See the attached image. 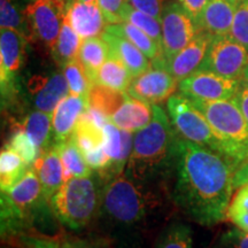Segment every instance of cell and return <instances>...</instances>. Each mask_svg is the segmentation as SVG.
<instances>
[{
    "instance_id": "obj_19",
    "label": "cell",
    "mask_w": 248,
    "mask_h": 248,
    "mask_svg": "<svg viewBox=\"0 0 248 248\" xmlns=\"http://www.w3.org/2000/svg\"><path fill=\"white\" fill-rule=\"evenodd\" d=\"M237 6L229 0H209L198 17V29L213 37L230 35Z\"/></svg>"
},
{
    "instance_id": "obj_9",
    "label": "cell",
    "mask_w": 248,
    "mask_h": 248,
    "mask_svg": "<svg viewBox=\"0 0 248 248\" xmlns=\"http://www.w3.org/2000/svg\"><path fill=\"white\" fill-rule=\"evenodd\" d=\"M29 38L12 29L0 31V83L2 105L13 101L17 94V76L26 59Z\"/></svg>"
},
{
    "instance_id": "obj_6",
    "label": "cell",
    "mask_w": 248,
    "mask_h": 248,
    "mask_svg": "<svg viewBox=\"0 0 248 248\" xmlns=\"http://www.w3.org/2000/svg\"><path fill=\"white\" fill-rule=\"evenodd\" d=\"M190 101L203 114L224 141L226 156L238 166L248 160V122L233 98L216 101Z\"/></svg>"
},
{
    "instance_id": "obj_44",
    "label": "cell",
    "mask_w": 248,
    "mask_h": 248,
    "mask_svg": "<svg viewBox=\"0 0 248 248\" xmlns=\"http://www.w3.org/2000/svg\"><path fill=\"white\" fill-rule=\"evenodd\" d=\"M233 100L238 105L244 117L248 122V84L246 82H244L243 79L240 82L239 89H238L237 93H235L233 97Z\"/></svg>"
},
{
    "instance_id": "obj_45",
    "label": "cell",
    "mask_w": 248,
    "mask_h": 248,
    "mask_svg": "<svg viewBox=\"0 0 248 248\" xmlns=\"http://www.w3.org/2000/svg\"><path fill=\"white\" fill-rule=\"evenodd\" d=\"M246 183H248V160L241 163L234 173V188H238Z\"/></svg>"
},
{
    "instance_id": "obj_31",
    "label": "cell",
    "mask_w": 248,
    "mask_h": 248,
    "mask_svg": "<svg viewBox=\"0 0 248 248\" xmlns=\"http://www.w3.org/2000/svg\"><path fill=\"white\" fill-rule=\"evenodd\" d=\"M73 136L83 154L104 146V130L88 119L84 114L77 123Z\"/></svg>"
},
{
    "instance_id": "obj_30",
    "label": "cell",
    "mask_w": 248,
    "mask_h": 248,
    "mask_svg": "<svg viewBox=\"0 0 248 248\" xmlns=\"http://www.w3.org/2000/svg\"><path fill=\"white\" fill-rule=\"evenodd\" d=\"M128 95V93L125 92L117 91L99 83H94L89 92V106L95 108L110 119L124 104Z\"/></svg>"
},
{
    "instance_id": "obj_23",
    "label": "cell",
    "mask_w": 248,
    "mask_h": 248,
    "mask_svg": "<svg viewBox=\"0 0 248 248\" xmlns=\"http://www.w3.org/2000/svg\"><path fill=\"white\" fill-rule=\"evenodd\" d=\"M17 125L21 126L31 140L35 142L40 153L54 145L52 114L35 109L26 115L22 122Z\"/></svg>"
},
{
    "instance_id": "obj_15",
    "label": "cell",
    "mask_w": 248,
    "mask_h": 248,
    "mask_svg": "<svg viewBox=\"0 0 248 248\" xmlns=\"http://www.w3.org/2000/svg\"><path fill=\"white\" fill-rule=\"evenodd\" d=\"M212 39L213 36H210L209 33L199 32L190 44L169 60L157 59L152 61V64L166 68L178 82H181L199 69Z\"/></svg>"
},
{
    "instance_id": "obj_10",
    "label": "cell",
    "mask_w": 248,
    "mask_h": 248,
    "mask_svg": "<svg viewBox=\"0 0 248 248\" xmlns=\"http://www.w3.org/2000/svg\"><path fill=\"white\" fill-rule=\"evenodd\" d=\"M248 66V52L230 35L213 37L198 70H207L230 79L241 80Z\"/></svg>"
},
{
    "instance_id": "obj_11",
    "label": "cell",
    "mask_w": 248,
    "mask_h": 248,
    "mask_svg": "<svg viewBox=\"0 0 248 248\" xmlns=\"http://www.w3.org/2000/svg\"><path fill=\"white\" fill-rule=\"evenodd\" d=\"M161 28L162 55L159 59L162 60H169L177 54L200 32L193 17L178 2H169L164 7L161 15Z\"/></svg>"
},
{
    "instance_id": "obj_52",
    "label": "cell",
    "mask_w": 248,
    "mask_h": 248,
    "mask_svg": "<svg viewBox=\"0 0 248 248\" xmlns=\"http://www.w3.org/2000/svg\"><path fill=\"white\" fill-rule=\"evenodd\" d=\"M61 248H62V247H61Z\"/></svg>"
},
{
    "instance_id": "obj_8",
    "label": "cell",
    "mask_w": 248,
    "mask_h": 248,
    "mask_svg": "<svg viewBox=\"0 0 248 248\" xmlns=\"http://www.w3.org/2000/svg\"><path fill=\"white\" fill-rule=\"evenodd\" d=\"M64 0H33L24 9L30 39L52 51L66 17Z\"/></svg>"
},
{
    "instance_id": "obj_40",
    "label": "cell",
    "mask_w": 248,
    "mask_h": 248,
    "mask_svg": "<svg viewBox=\"0 0 248 248\" xmlns=\"http://www.w3.org/2000/svg\"><path fill=\"white\" fill-rule=\"evenodd\" d=\"M18 248H61L62 243L57 238L45 237V235L23 234L18 239Z\"/></svg>"
},
{
    "instance_id": "obj_35",
    "label": "cell",
    "mask_w": 248,
    "mask_h": 248,
    "mask_svg": "<svg viewBox=\"0 0 248 248\" xmlns=\"http://www.w3.org/2000/svg\"><path fill=\"white\" fill-rule=\"evenodd\" d=\"M155 248H192L191 229L182 223H173L161 233Z\"/></svg>"
},
{
    "instance_id": "obj_37",
    "label": "cell",
    "mask_w": 248,
    "mask_h": 248,
    "mask_svg": "<svg viewBox=\"0 0 248 248\" xmlns=\"http://www.w3.org/2000/svg\"><path fill=\"white\" fill-rule=\"evenodd\" d=\"M230 36L248 52V0L238 4Z\"/></svg>"
},
{
    "instance_id": "obj_49",
    "label": "cell",
    "mask_w": 248,
    "mask_h": 248,
    "mask_svg": "<svg viewBox=\"0 0 248 248\" xmlns=\"http://www.w3.org/2000/svg\"><path fill=\"white\" fill-rule=\"evenodd\" d=\"M229 1H231V2H233V4L238 5V4H240L241 1H244V0H229Z\"/></svg>"
},
{
    "instance_id": "obj_18",
    "label": "cell",
    "mask_w": 248,
    "mask_h": 248,
    "mask_svg": "<svg viewBox=\"0 0 248 248\" xmlns=\"http://www.w3.org/2000/svg\"><path fill=\"white\" fill-rule=\"evenodd\" d=\"M88 107V97L70 93L58 105L52 114L54 144L67 140L73 135L77 123Z\"/></svg>"
},
{
    "instance_id": "obj_14",
    "label": "cell",
    "mask_w": 248,
    "mask_h": 248,
    "mask_svg": "<svg viewBox=\"0 0 248 248\" xmlns=\"http://www.w3.org/2000/svg\"><path fill=\"white\" fill-rule=\"evenodd\" d=\"M28 93L36 110L53 114L58 105L69 94V86L63 73L32 76L28 82Z\"/></svg>"
},
{
    "instance_id": "obj_22",
    "label": "cell",
    "mask_w": 248,
    "mask_h": 248,
    "mask_svg": "<svg viewBox=\"0 0 248 248\" xmlns=\"http://www.w3.org/2000/svg\"><path fill=\"white\" fill-rule=\"evenodd\" d=\"M153 119V105L128 95L126 100L110 121L120 129L129 132H137L144 129Z\"/></svg>"
},
{
    "instance_id": "obj_4",
    "label": "cell",
    "mask_w": 248,
    "mask_h": 248,
    "mask_svg": "<svg viewBox=\"0 0 248 248\" xmlns=\"http://www.w3.org/2000/svg\"><path fill=\"white\" fill-rule=\"evenodd\" d=\"M102 181L98 172L64 181L49 201L58 221L71 230H79L91 223L101 206Z\"/></svg>"
},
{
    "instance_id": "obj_25",
    "label": "cell",
    "mask_w": 248,
    "mask_h": 248,
    "mask_svg": "<svg viewBox=\"0 0 248 248\" xmlns=\"http://www.w3.org/2000/svg\"><path fill=\"white\" fill-rule=\"evenodd\" d=\"M106 31L128 39L136 47L140 49L151 61L156 60L162 55L161 46L153 38H151L146 32H144V31L131 23L123 21L121 23L108 24Z\"/></svg>"
},
{
    "instance_id": "obj_47",
    "label": "cell",
    "mask_w": 248,
    "mask_h": 248,
    "mask_svg": "<svg viewBox=\"0 0 248 248\" xmlns=\"http://www.w3.org/2000/svg\"><path fill=\"white\" fill-rule=\"evenodd\" d=\"M62 248H97L94 245L82 240H67L62 243Z\"/></svg>"
},
{
    "instance_id": "obj_33",
    "label": "cell",
    "mask_w": 248,
    "mask_h": 248,
    "mask_svg": "<svg viewBox=\"0 0 248 248\" xmlns=\"http://www.w3.org/2000/svg\"><path fill=\"white\" fill-rule=\"evenodd\" d=\"M62 73L67 79L70 94L83 95V97L89 98L92 82L90 80L88 74H86L84 67L80 63L78 58L64 64L62 67Z\"/></svg>"
},
{
    "instance_id": "obj_28",
    "label": "cell",
    "mask_w": 248,
    "mask_h": 248,
    "mask_svg": "<svg viewBox=\"0 0 248 248\" xmlns=\"http://www.w3.org/2000/svg\"><path fill=\"white\" fill-rule=\"evenodd\" d=\"M133 76L131 71L126 68L125 64L117 58L109 55L99 70L95 83L117 90V91L125 92L128 91Z\"/></svg>"
},
{
    "instance_id": "obj_34",
    "label": "cell",
    "mask_w": 248,
    "mask_h": 248,
    "mask_svg": "<svg viewBox=\"0 0 248 248\" xmlns=\"http://www.w3.org/2000/svg\"><path fill=\"white\" fill-rule=\"evenodd\" d=\"M0 28L20 31L30 39L24 11H20L13 0H0Z\"/></svg>"
},
{
    "instance_id": "obj_46",
    "label": "cell",
    "mask_w": 248,
    "mask_h": 248,
    "mask_svg": "<svg viewBox=\"0 0 248 248\" xmlns=\"http://www.w3.org/2000/svg\"><path fill=\"white\" fill-rule=\"evenodd\" d=\"M228 219L237 225L238 229L248 233V214H234L229 216Z\"/></svg>"
},
{
    "instance_id": "obj_38",
    "label": "cell",
    "mask_w": 248,
    "mask_h": 248,
    "mask_svg": "<svg viewBox=\"0 0 248 248\" xmlns=\"http://www.w3.org/2000/svg\"><path fill=\"white\" fill-rule=\"evenodd\" d=\"M97 2L108 24L123 22L122 16L126 0H97Z\"/></svg>"
},
{
    "instance_id": "obj_5",
    "label": "cell",
    "mask_w": 248,
    "mask_h": 248,
    "mask_svg": "<svg viewBox=\"0 0 248 248\" xmlns=\"http://www.w3.org/2000/svg\"><path fill=\"white\" fill-rule=\"evenodd\" d=\"M1 235L21 233L49 201L43 192L35 169H29L20 182L7 191H1Z\"/></svg>"
},
{
    "instance_id": "obj_12",
    "label": "cell",
    "mask_w": 248,
    "mask_h": 248,
    "mask_svg": "<svg viewBox=\"0 0 248 248\" xmlns=\"http://www.w3.org/2000/svg\"><path fill=\"white\" fill-rule=\"evenodd\" d=\"M241 80L230 79L207 70H197L179 82L181 94L190 100L216 101L232 99Z\"/></svg>"
},
{
    "instance_id": "obj_13",
    "label": "cell",
    "mask_w": 248,
    "mask_h": 248,
    "mask_svg": "<svg viewBox=\"0 0 248 248\" xmlns=\"http://www.w3.org/2000/svg\"><path fill=\"white\" fill-rule=\"evenodd\" d=\"M178 83L166 68L152 64L145 73L133 77L126 92L133 98L156 105L171 97Z\"/></svg>"
},
{
    "instance_id": "obj_16",
    "label": "cell",
    "mask_w": 248,
    "mask_h": 248,
    "mask_svg": "<svg viewBox=\"0 0 248 248\" xmlns=\"http://www.w3.org/2000/svg\"><path fill=\"white\" fill-rule=\"evenodd\" d=\"M104 148L110 164L106 171L101 173V178L110 181L116 176L124 172V168L128 164L130 154L133 146L132 132L120 129L111 121L105 124L104 128Z\"/></svg>"
},
{
    "instance_id": "obj_17",
    "label": "cell",
    "mask_w": 248,
    "mask_h": 248,
    "mask_svg": "<svg viewBox=\"0 0 248 248\" xmlns=\"http://www.w3.org/2000/svg\"><path fill=\"white\" fill-rule=\"evenodd\" d=\"M66 18L83 40L100 37L108 26L97 1L70 0L66 5Z\"/></svg>"
},
{
    "instance_id": "obj_51",
    "label": "cell",
    "mask_w": 248,
    "mask_h": 248,
    "mask_svg": "<svg viewBox=\"0 0 248 248\" xmlns=\"http://www.w3.org/2000/svg\"><path fill=\"white\" fill-rule=\"evenodd\" d=\"M64 1H66V2H67V1H68V0H64Z\"/></svg>"
},
{
    "instance_id": "obj_50",
    "label": "cell",
    "mask_w": 248,
    "mask_h": 248,
    "mask_svg": "<svg viewBox=\"0 0 248 248\" xmlns=\"http://www.w3.org/2000/svg\"><path fill=\"white\" fill-rule=\"evenodd\" d=\"M68 1H70V0H68ZM67 1V2H68ZM79 1H85V2H94L97 1V0H79Z\"/></svg>"
},
{
    "instance_id": "obj_36",
    "label": "cell",
    "mask_w": 248,
    "mask_h": 248,
    "mask_svg": "<svg viewBox=\"0 0 248 248\" xmlns=\"http://www.w3.org/2000/svg\"><path fill=\"white\" fill-rule=\"evenodd\" d=\"M7 145L22 157L28 166H32L40 155V152L35 142L31 140L29 136L17 124L15 125L14 131L12 132L11 139Z\"/></svg>"
},
{
    "instance_id": "obj_39",
    "label": "cell",
    "mask_w": 248,
    "mask_h": 248,
    "mask_svg": "<svg viewBox=\"0 0 248 248\" xmlns=\"http://www.w3.org/2000/svg\"><path fill=\"white\" fill-rule=\"evenodd\" d=\"M129 5L161 21V15L169 0H126Z\"/></svg>"
},
{
    "instance_id": "obj_20",
    "label": "cell",
    "mask_w": 248,
    "mask_h": 248,
    "mask_svg": "<svg viewBox=\"0 0 248 248\" xmlns=\"http://www.w3.org/2000/svg\"><path fill=\"white\" fill-rule=\"evenodd\" d=\"M33 169L42 183L45 198L51 201L52 197L64 183V168L57 145H52L48 150L42 152L33 163Z\"/></svg>"
},
{
    "instance_id": "obj_29",
    "label": "cell",
    "mask_w": 248,
    "mask_h": 248,
    "mask_svg": "<svg viewBox=\"0 0 248 248\" xmlns=\"http://www.w3.org/2000/svg\"><path fill=\"white\" fill-rule=\"evenodd\" d=\"M28 164L16 152L5 145L0 154V186L1 191H7L21 181L28 171Z\"/></svg>"
},
{
    "instance_id": "obj_24",
    "label": "cell",
    "mask_w": 248,
    "mask_h": 248,
    "mask_svg": "<svg viewBox=\"0 0 248 248\" xmlns=\"http://www.w3.org/2000/svg\"><path fill=\"white\" fill-rule=\"evenodd\" d=\"M109 57V47L102 37L83 40L78 52V60L83 64L92 84L97 82L98 73Z\"/></svg>"
},
{
    "instance_id": "obj_27",
    "label": "cell",
    "mask_w": 248,
    "mask_h": 248,
    "mask_svg": "<svg viewBox=\"0 0 248 248\" xmlns=\"http://www.w3.org/2000/svg\"><path fill=\"white\" fill-rule=\"evenodd\" d=\"M82 43L83 39L73 29L67 18L64 17L60 35H59L57 42H55L51 51L52 58L62 68L69 61L78 58V52Z\"/></svg>"
},
{
    "instance_id": "obj_7",
    "label": "cell",
    "mask_w": 248,
    "mask_h": 248,
    "mask_svg": "<svg viewBox=\"0 0 248 248\" xmlns=\"http://www.w3.org/2000/svg\"><path fill=\"white\" fill-rule=\"evenodd\" d=\"M167 109L173 128L182 138L226 156L224 141L187 98L183 94H172L167 101Z\"/></svg>"
},
{
    "instance_id": "obj_2",
    "label": "cell",
    "mask_w": 248,
    "mask_h": 248,
    "mask_svg": "<svg viewBox=\"0 0 248 248\" xmlns=\"http://www.w3.org/2000/svg\"><path fill=\"white\" fill-rule=\"evenodd\" d=\"M181 136L162 107L153 105V119L133 136V146L124 172L137 181L161 182L175 172Z\"/></svg>"
},
{
    "instance_id": "obj_41",
    "label": "cell",
    "mask_w": 248,
    "mask_h": 248,
    "mask_svg": "<svg viewBox=\"0 0 248 248\" xmlns=\"http://www.w3.org/2000/svg\"><path fill=\"white\" fill-rule=\"evenodd\" d=\"M217 248H248V233L240 229L229 230L221 237Z\"/></svg>"
},
{
    "instance_id": "obj_43",
    "label": "cell",
    "mask_w": 248,
    "mask_h": 248,
    "mask_svg": "<svg viewBox=\"0 0 248 248\" xmlns=\"http://www.w3.org/2000/svg\"><path fill=\"white\" fill-rule=\"evenodd\" d=\"M177 2L193 17L195 23H197L198 17L202 13L203 8L208 4L209 0H178Z\"/></svg>"
},
{
    "instance_id": "obj_3",
    "label": "cell",
    "mask_w": 248,
    "mask_h": 248,
    "mask_svg": "<svg viewBox=\"0 0 248 248\" xmlns=\"http://www.w3.org/2000/svg\"><path fill=\"white\" fill-rule=\"evenodd\" d=\"M152 186L122 172L105 184L101 213L119 228H137L161 206L160 193Z\"/></svg>"
},
{
    "instance_id": "obj_26",
    "label": "cell",
    "mask_w": 248,
    "mask_h": 248,
    "mask_svg": "<svg viewBox=\"0 0 248 248\" xmlns=\"http://www.w3.org/2000/svg\"><path fill=\"white\" fill-rule=\"evenodd\" d=\"M55 145L63 163L64 181L71 177H85L91 175L92 169L89 167L84 154L80 151L73 135L67 140L57 142Z\"/></svg>"
},
{
    "instance_id": "obj_42",
    "label": "cell",
    "mask_w": 248,
    "mask_h": 248,
    "mask_svg": "<svg viewBox=\"0 0 248 248\" xmlns=\"http://www.w3.org/2000/svg\"><path fill=\"white\" fill-rule=\"evenodd\" d=\"M234 214H248V183L239 186L229 204L226 218Z\"/></svg>"
},
{
    "instance_id": "obj_48",
    "label": "cell",
    "mask_w": 248,
    "mask_h": 248,
    "mask_svg": "<svg viewBox=\"0 0 248 248\" xmlns=\"http://www.w3.org/2000/svg\"><path fill=\"white\" fill-rule=\"evenodd\" d=\"M243 80H244V82H246L247 84H248V66L246 67V69H245V71H244Z\"/></svg>"
},
{
    "instance_id": "obj_32",
    "label": "cell",
    "mask_w": 248,
    "mask_h": 248,
    "mask_svg": "<svg viewBox=\"0 0 248 248\" xmlns=\"http://www.w3.org/2000/svg\"><path fill=\"white\" fill-rule=\"evenodd\" d=\"M122 20L139 28L144 32H146L151 38H153L160 46L162 45V28H161V21L156 20V18L151 16V15L144 13V12L133 8L128 2H126L125 7H124Z\"/></svg>"
},
{
    "instance_id": "obj_1",
    "label": "cell",
    "mask_w": 248,
    "mask_h": 248,
    "mask_svg": "<svg viewBox=\"0 0 248 248\" xmlns=\"http://www.w3.org/2000/svg\"><path fill=\"white\" fill-rule=\"evenodd\" d=\"M238 167L225 155L181 137L172 200L200 224L224 221Z\"/></svg>"
},
{
    "instance_id": "obj_21",
    "label": "cell",
    "mask_w": 248,
    "mask_h": 248,
    "mask_svg": "<svg viewBox=\"0 0 248 248\" xmlns=\"http://www.w3.org/2000/svg\"><path fill=\"white\" fill-rule=\"evenodd\" d=\"M101 37L108 44L109 55H113L122 61L131 71L133 77L139 76L152 67L150 59L128 39L108 31H105Z\"/></svg>"
}]
</instances>
